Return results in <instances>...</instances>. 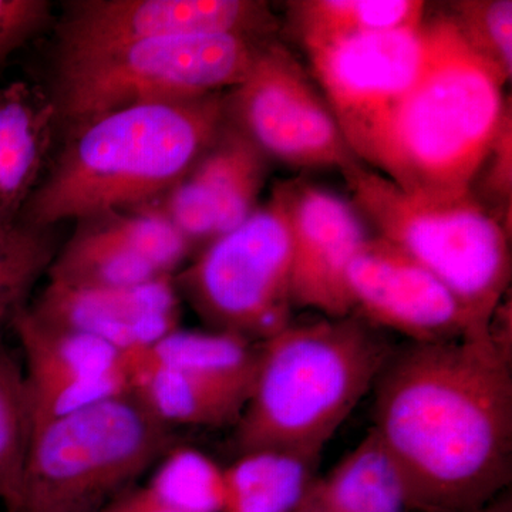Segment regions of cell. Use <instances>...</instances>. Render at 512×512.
Wrapping results in <instances>:
<instances>
[{
    "instance_id": "6da1fadb",
    "label": "cell",
    "mask_w": 512,
    "mask_h": 512,
    "mask_svg": "<svg viewBox=\"0 0 512 512\" xmlns=\"http://www.w3.org/2000/svg\"><path fill=\"white\" fill-rule=\"evenodd\" d=\"M377 383L373 431L414 511L473 512L501 495L511 474V348L494 320L414 343L390 356Z\"/></svg>"
},
{
    "instance_id": "7a4b0ae2",
    "label": "cell",
    "mask_w": 512,
    "mask_h": 512,
    "mask_svg": "<svg viewBox=\"0 0 512 512\" xmlns=\"http://www.w3.org/2000/svg\"><path fill=\"white\" fill-rule=\"evenodd\" d=\"M227 121L225 97L146 104L69 128L49 177L20 224L50 229L158 200L210 148Z\"/></svg>"
},
{
    "instance_id": "3957f363",
    "label": "cell",
    "mask_w": 512,
    "mask_h": 512,
    "mask_svg": "<svg viewBox=\"0 0 512 512\" xmlns=\"http://www.w3.org/2000/svg\"><path fill=\"white\" fill-rule=\"evenodd\" d=\"M427 23L426 63L384 124L367 164L407 191H473L507 121V80L471 49L448 16Z\"/></svg>"
},
{
    "instance_id": "277c9868",
    "label": "cell",
    "mask_w": 512,
    "mask_h": 512,
    "mask_svg": "<svg viewBox=\"0 0 512 512\" xmlns=\"http://www.w3.org/2000/svg\"><path fill=\"white\" fill-rule=\"evenodd\" d=\"M389 359L382 340L357 320L288 323L261 343L237 423L241 454L284 451L316 463Z\"/></svg>"
},
{
    "instance_id": "5b68a950",
    "label": "cell",
    "mask_w": 512,
    "mask_h": 512,
    "mask_svg": "<svg viewBox=\"0 0 512 512\" xmlns=\"http://www.w3.org/2000/svg\"><path fill=\"white\" fill-rule=\"evenodd\" d=\"M340 173L380 238L436 275L478 322H493L510 282L507 232L473 191H407L362 163Z\"/></svg>"
},
{
    "instance_id": "8992f818",
    "label": "cell",
    "mask_w": 512,
    "mask_h": 512,
    "mask_svg": "<svg viewBox=\"0 0 512 512\" xmlns=\"http://www.w3.org/2000/svg\"><path fill=\"white\" fill-rule=\"evenodd\" d=\"M174 448L130 392L49 421L32 431L18 512H96Z\"/></svg>"
},
{
    "instance_id": "52a82bcc",
    "label": "cell",
    "mask_w": 512,
    "mask_h": 512,
    "mask_svg": "<svg viewBox=\"0 0 512 512\" xmlns=\"http://www.w3.org/2000/svg\"><path fill=\"white\" fill-rule=\"evenodd\" d=\"M266 40L202 35L60 55L55 101L69 128L111 111L217 96L247 77Z\"/></svg>"
},
{
    "instance_id": "ba28073f",
    "label": "cell",
    "mask_w": 512,
    "mask_h": 512,
    "mask_svg": "<svg viewBox=\"0 0 512 512\" xmlns=\"http://www.w3.org/2000/svg\"><path fill=\"white\" fill-rule=\"evenodd\" d=\"M291 258L285 184H279L174 282L212 330L262 343L291 323Z\"/></svg>"
},
{
    "instance_id": "9c48e42d",
    "label": "cell",
    "mask_w": 512,
    "mask_h": 512,
    "mask_svg": "<svg viewBox=\"0 0 512 512\" xmlns=\"http://www.w3.org/2000/svg\"><path fill=\"white\" fill-rule=\"evenodd\" d=\"M227 119L266 158L298 168L360 163L325 99L281 43L259 47L251 69L225 99Z\"/></svg>"
},
{
    "instance_id": "30bf717a",
    "label": "cell",
    "mask_w": 512,
    "mask_h": 512,
    "mask_svg": "<svg viewBox=\"0 0 512 512\" xmlns=\"http://www.w3.org/2000/svg\"><path fill=\"white\" fill-rule=\"evenodd\" d=\"M429 23L306 50L316 82L360 163L412 89L429 55Z\"/></svg>"
},
{
    "instance_id": "8fae6325",
    "label": "cell",
    "mask_w": 512,
    "mask_h": 512,
    "mask_svg": "<svg viewBox=\"0 0 512 512\" xmlns=\"http://www.w3.org/2000/svg\"><path fill=\"white\" fill-rule=\"evenodd\" d=\"M275 18L252 0H80L60 25V55L165 37L237 35L266 40Z\"/></svg>"
},
{
    "instance_id": "7c38bea8",
    "label": "cell",
    "mask_w": 512,
    "mask_h": 512,
    "mask_svg": "<svg viewBox=\"0 0 512 512\" xmlns=\"http://www.w3.org/2000/svg\"><path fill=\"white\" fill-rule=\"evenodd\" d=\"M353 308L414 343L446 342L478 322L436 275L383 238H367L348 269Z\"/></svg>"
},
{
    "instance_id": "4fadbf2b",
    "label": "cell",
    "mask_w": 512,
    "mask_h": 512,
    "mask_svg": "<svg viewBox=\"0 0 512 512\" xmlns=\"http://www.w3.org/2000/svg\"><path fill=\"white\" fill-rule=\"evenodd\" d=\"M12 329L25 359L32 431L128 392L126 355L107 343L43 322L29 306L13 320Z\"/></svg>"
},
{
    "instance_id": "5bb4252c",
    "label": "cell",
    "mask_w": 512,
    "mask_h": 512,
    "mask_svg": "<svg viewBox=\"0 0 512 512\" xmlns=\"http://www.w3.org/2000/svg\"><path fill=\"white\" fill-rule=\"evenodd\" d=\"M291 225V302L332 319L353 308L348 269L366 241L362 217L339 195L302 183H286Z\"/></svg>"
},
{
    "instance_id": "9a60e30c",
    "label": "cell",
    "mask_w": 512,
    "mask_h": 512,
    "mask_svg": "<svg viewBox=\"0 0 512 512\" xmlns=\"http://www.w3.org/2000/svg\"><path fill=\"white\" fill-rule=\"evenodd\" d=\"M266 160L227 119L194 167L158 198L157 208L192 245L214 241L258 208Z\"/></svg>"
},
{
    "instance_id": "2e32d148",
    "label": "cell",
    "mask_w": 512,
    "mask_h": 512,
    "mask_svg": "<svg viewBox=\"0 0 512 512\" xmlns=\"http://www.w3.org/2000/svg\"><path fill=\"white\" fill-rule=\"evenodd\" d=\"M29 311L43 322L92 336L124 355L150 348L180 329L174 278L126 288H72L49 282Z\"/></svg>"
},
{
    "instance_id": "e0dca14e",
    "label": "cell",
    "mask_w": 512,
    "mask_h": 512,
    "mask_svg": "<svg viewBox=\"0 0 512 512\" xmlns=\"http://www.w3.org/2000/svg\"><path fill=\"white\" fill-rule=\"evenodd\" d=\"M59 114L35 84L0 89V225L19 221L49 160Z\"/></svg>"
},
{
    "instance_id": "ac0fdd59",
    "label": "cell",
    "mask_w": 512,
    "mask_h": 512,
    "mask_svg": "<svg viewBox=\"0 0 512 512\" xmlns=\"http://www.w3.org/2000/svg\"><path fill=\"white\" fill-rule=\"evenodd\" d=\"M128 392L167 426L238 423L252 386L161 365L144 350L127 353Z\"/></svg>"
},
{
    "instance_id": "d6986e66",
    "label": "cell",
    "mask_w": 512,
    "mask_h": 512,
    "mask_svg": "<svg viewBox=\"0 0 512 512\" xmlns=\"http://www.w3.org/2000/svg\"><path fill=\"white\" fill-rule=\"evenodd\" d=\"M76 231L56 252L49 282L72 288H126L170 278L111 231L99 217L77 221Z\"/></svg>"
},
{
    "instance_id": "ffe728a7",
    "label": "cell",
    "mask_w": 512,
    "mask_h": 512,
    "mask_svg": "<svg viewBox=\"0 0 512 512\" xmlns=\"http://www.w3.org/2000/svg\"><path fill=\"white\" fill-rule=\"evenodd\" d=\"M311 495L330 512L414 511L400 468L373 430L328 477L313 483Z\"/></svg>"
},
{
    "instance_id": "44dd1931",
    "label": "cell",
    "mask_w": 512,
    "mask_h": 512,
    "mask_svg": "<svg viewBox=\"0 0 512 512\" xmlns=\"http://www.w3.org/2000/svg\"><path fill=\"white\" fill-rule=\"evenodd\" d=\"M419 0H303L292 3V19L306 50L352 37L423 25Z\"/></svg>"
},
{
    "instance_id": "7402d4cb",
    "label": "cell",
    "mask_w": 512,
    "mask_h": 512,
    "mask_svg": "<svg viewBox=\"0 0 512 512\" xmlns=\"http://www.w3.org/2000/svg\"><path fill=\"white\" fill-rule=\"evenodd\" d=\"M312 468L284 451L242 453L224 468V512H295L311 491Z\"/></svg>"
},
{
    "instance_id": "603a6c76",
    "label": "cell",
    "mask_w": 512,
    "mask_h": 512,
    "mask_svg": "<svg viewBox=\"0 0 512 512\" xmlns=\"http://www.w3.org/2000/svg\"><path fill=\"white\" fill-rule=\"evenodd\" d=\"M161 365L192 370L227 382L254 386L261 343L232 333L174 330L156 345L141 349Z\"/></svg>"
},
{
    "instance_id": "cb8c5ba5",
    "label": "cell",
    "mask_w": 512,
    "mask_h": 512,
    "mask_svg": "<svg viewBox=\"0 0 512 512\" xmlns=\"http://www.w3.org/2000/svg\"><path fill=\"white\" fill-rule=\"evenodd\" d=\"M32 424L23 367L0 345V511L18 512Z\"/></svg>"
},
{
    "instance_id": "d4e9b609",
    "label": "cell",
    "mask_w": 512,
    "mask_h": 512,
    "mask_svg": "<svg viewBox=\"0 0 512 512\" xmlns=\"http://www.w3.org/2000/svg\"><path fill=\"white\" fill-rule=\"evenodd\" d=\"M49 229L0 225V332L29 306L37 279L47 274L56 255Z\"/></svg>"
},
{
    "instance_id": "484cf974",
    "label": "cell",
    "mask_w": 512,
    "mask_h": 512,
    "mask_svg": "<svg viewBox=\"0 0 512 512\" xmlns=\"http://www.w3.org/2000/svg\"><path fill=\"white\" fill-rule=\"evenodd\" d=\"M148 487L181 512H224V468L194 450L174 448Z\"/></svg>"
},
{
    "instance_id": "4316f807",
    "label": "cell",
    "mask_w": 512,
    "mask_h": 512,
    "mask_svg": "<svg viewBox=\"0 0 512 512\" xmlns=\"http://www.w3.org/2000/svg\"><path fill=\"white\" fill-rule=\"evenodd\" d=\"M448 16L474 52L505 80L512 73V3L510 0L457 2Z\"/></svg>"
},
{
    "instance_id": "83f0119b",
    "label": "cell",
    "mask_w": 512,
    "mask_h": 512,
    "mask_svg": "<svg viewBox=\"0 0 512 512\" xmlns=\"http://www.w3.org/2000/svg\"><path fill=\"white\" fill-rule=\"evenodd\" d=\"M52 20L46 0H0V67Z\"/></svg>"
},
{
    "instance_id": "f1b7e54d",
    "label": "cell",
    "mask_w": 512,
    "mask_h": 512,
    "mask_svg": "<svg viewBox=\"0 0 512 512\" xmlns=\"http://www.w3.org/2000/svg\"><path fill=\"white\" fill-rule=\"evenodd\" d=\"M96 512H181L164 503L148 485L130 488Z\"/></svg>"
},
{
    "instance_id": "f546056e",
    "label": "cell",
    "mask_w": 512,
    "mask_h": 512,
    "mask_svg": "<svg viewBox=\"0 0 512 512\" xmlns=\"http://www.w3.org/2000/svg\"><path fill=\"white\" fill-rule=\"evenodd\" d=\"M473 512H512L511 498H507L505 495H498L490 503L483 505V507Z\"/></svg>"
},
{
    "instance_id": "4dcf8cb0",
    "label": "cell",
    "mask_w": 512,
    "mask_h": 512,
    "mask_svg": "<svg viewBox=\"0 0 512 512\" xmlns=\"http://www.w3.org/2000/svg\"><path fill=\"white\" fill-rule=\"evenodd\" d=\"M295 512H330L328 508L323 507L322 504H319L315 498L312 497L311 491H309L308 497L305 498V501L301 505H299L298 510Z\"/></svg>"
}]
</instances>
